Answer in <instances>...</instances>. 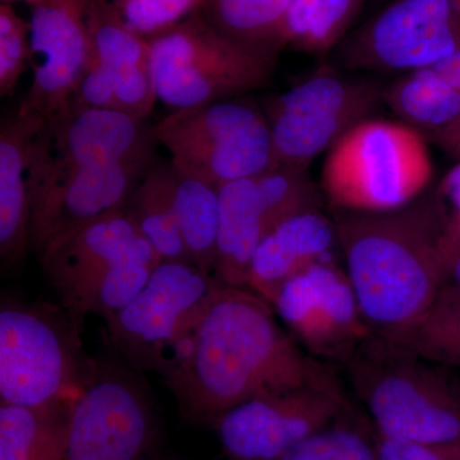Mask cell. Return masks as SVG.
I'll list each match as a JSON object with an SVG mask.
<instances>
[{"label":"cell","instance_id":"obj_1","mask_svg":"<svg viewBox=\"0 0 460 460\" xmlns=\"http://www.w3.org/2000/svg\"><path fill=\"white\" fill-rule=\"evenodd\" d=\"M160 375L184 419L208 425L257 396L338 380L280 325L268 302L222 283L181 330Z\"/></svg>","mask_w":460,"mask_h":460},{"label":"cell","instance_id":"obj_2","mask_svg":"<svg viewBox=\"0 0 460 460\" xmlns=\"http://www.w3.org/2000/svg\"><path fill=\"white\" fill-rule=\"evenodd\" d=\"M343 268L372 335L392 339L419 323L443 289V215L434 190L386 213L339 211Z\"/></svg>","mask_w":460,"mask_h":460},{"label":"cell","instance_id":"obj_3","mask_svg":"<svg viewBox=\"0 0 460 460\" xmlns=\"http://www.w3.org/2000/svg\"><path fill=\"white\" fill-rule=\"evenodd\" d=\"M344 366L377 435L460 443V380L452 368L375 335Z\"/></svg>","mask_w":460,"mask_h":460},{"label":"cell","instance_id":"obj_4","mask_svg":"<svg viewBox=\"0 0 460 460\" xmlns=\"http://www.w3.org/2000/svg\"><path fill=\"white\" fill-rule=\"evenodd\" d=\"M432 172L428 138L420 129L368 118L330 148L321 192L338 211L386 213L425 195Z\"/></svg>","mask_w":460,"mask_h":460},{"label":"cell","instance_id":"obj_5","mask_svg":"<svg viewBox=\"0 0 460 460\" xmlns=\"http://www.w3.org/2000/svg\"><path fill=\"white\" fill-rule=\"evenodd\" d=\"M83 323L63 307L3 296L0 305V402L49 407L74 401L93 358Z\"/></svg>","mask_w":460,"mask_h":460},{"label":"cell","instance_id":"obj_6","mask_svg":"<svg viewBox=\"0 0 460 460\" xmlns=\"http://www.w3.org/2000/svg\"><path fill=\"white\" fill-rule=\"evenodd\" d=\"M148 41L157 102L171 111L263 89L271 83L278 59L226 38L199 9Z\"/></svg>","mask_w":460,"mask_h":460},{"label":"cell","instance_id":"obj_7","mask_svg":"<svg viewBox=\"0 0 460 460\" xmlns=\"http://www.w3.org/2000/svg\"><path fill=\"white\" fill-rule=\"evenodd\" d=\"M155 129L175 172L217 189L274 168L261 104L243 96L169 111Z\"/></svg>","mask_w":460,"mask_h":460},{"label":"cell","instance_id":"obj_8","mask_svg":"<svg viewBox=\"0 0 460 460\" xmlns=\"http://www.w3.org/2000/svg\"><path fill=\"white\" fill-rule=\"evenodd\" d=\"M385 86L323 66L319 72L261 102L268 119L274 168L308 171L311 162L383 102Z\"/></svg>","mask_w":460,"mask_h":460},{"label":"cell","instance_id":"obj_9","mask_svg":"<svg viewBox=\"0 0 460 460\" xmlns=\"http://www.w3.org/2000/svg\"><path fill=\"white\" fill-rule=\"evenodd\" d=\"M156 438L155 410L137 371L93 359L69 408L59 460H148Z\"/></svg>","mask_w":460,"mask_h":460},{"label":"cell","instance_id":"obj_10","mask_svg":"<svg viewBox=\"0 0 460 460\" xmlns=\"http://www.w3.org/2000/svg\"><path fill=\"white\" fill-rule=\"evenodd\" d=\"M323 204V192L302 169L277 166L219 187L214 277L226 286L246 288L251 262L263 239L292 215Z\"/></svg>","mask_w":460,"mask_h":460},{"label":"cell","instance_id":"obj_11","mask_svg":"<svg viewBox=\"0 0 460 460\" xmlns=\"http://www.w3.org/2000/svg\"><path fill=\"white\" fill-rule=\"evenodd\" d=\"M219 284L193 263L163 260L138 296L105 320L108 343L132 370L162 374L181 330Z\"/></svg>","mask_w":460,"mask_h":460},{"label":"cell","instance_id":"obj_12","mask_svg":"<svg viewBox=\"0 0 460 460\" xmlns=\"http://www.w3.org/2000/svg\"><path fill=\"white\" fill-rule=\"evenodd\" d=\"M155 124L124 111L66 109L44 120L32 142L33 199L69 175L157 150Z\"/></svg>","mask_w":460,"mask_h":460},{"label":"cell","instance_id":"obj_13","mask_svg":"<svg viewBox=\"0 0 460 460\" xmlns=\"http://www.w3.org/2000/svg\"><path fill=\"white\" fill-rule=\"evenodd\" d=\"M460 51V0H393L341 45L348 68L410 74Z\"/></svg>","mask_w":460,"mask_h":460},{"label":"cell","instance_id":"obj_14","mask_svg":"<svg viewBox=\"0 0 460 460\" xmlns=\"http://www.w3.org/2000/svg\"><path fill=\"white\" fill-rule=\"evenodd\" d=\"M350 410L339 380L241 402L211 423L229 460H278Z\"/></svg>","mask_w":460,"mask_h":460},{"label":"cell","instance_id":"obj_15","mask_svg":"<svg viewBox=\"0 0 460 460\" xmlns=\"http://www.w3.org/2000/svg\"><path fill=\"white\" fill-rule=\"evenodd\" d=\"M272 308L296 343L320 361L345 365L372 337L347 272L332 257L287 281Z\"/></svg>","mask_w":460,"mask_h":460},{"label":"cell","instance_id":"obj_16","mask_svg":"<svg viewBox=\"0 0 460 460\" xmlns=\"http://www.w3.org/2000/svg\"><path fill=\"white\" fill-rule=\"evenodd\" d=\"M90 0H40L31 20L32 83L21 111L45 120L68 109L91 49Z\"/></svg>","mask_w":460,"mask_h":460},{"label":"cell","instance_id":"obj_17","mask_svg":"<svg viewBox=\"0 0 460 460\" xmlns=\"http://www.w3.org/2000/svg\"><path fill=\"white\" fill-rule=\"evenodd\" d=\"M157 159L156 151H153L84 169L33 199L30 222L32 252L39 256L57 238L122 210L145 172Z\"/></svg>","mask_w":460,"mask_h":460},{"label":"cell","instance_id":"obj_18","mask_svg":"<svg viewBox=\"0 0 460 460\" xmlns=\"http://www.w3.org/2000/svg\"><path fill=\"white\" fill-rule=\"evenodd\" d=\"M141 237L124 208L57 238L38 256L60 305L78 323V307L93 281Z\"/></svg>","mask_w":460,"mask_h":460},{"label":"cell","instance_id":"obj_19","mask_svg":"<svg viewBox=\"0 0 460 460\" xmlns=\"http://www.w3.org/2000/svg\"><path fill=\"white\" fill-rule=\"evenodd\" d=\"M335 247L334 219L326 217L321 208L292 215L257 248L246 288L272 307L287 281L332 257Z\"/></svg>","mask_w":460,"mask_h":460},{"label":"cell","instance_id":"obj_20","mask_svg":"<svg viewBox=\"0 0 460 460\" xmlns=\"http://www.w3.org/2000/svg\"><path fill=\"white\" fill-rule=\"evenodd\" d=\"M44 120L18 109L0 123V260L5 269L22 262L31 251L30 156Z\"/></svg>","mask_w":460,"mask_h":460},{"label":"cell","instance_id":"obj_21","mask_svg":"<svg viewBox=\"0 0 460 460\" xmlns=\"http://www.w3.org/2000/svg\"><path fill=\"white\" fill-rule=\"evenodd\" d=\"M89 30L123 111L147 119L157 102L150 41L123 25L102 0H90Z\"/></svg>","mask_w":460,"mask_h":460},{"label":"cell","instance_id":"obj_22","mask_svg":"<svg viewBox=\"0 0 460 460\" xmlns=\"http://www.w3.org/2000/svg\"><path fill=\"white\" fill-rule=\"evenodd\" d=\"M384 104L402 122L431 133L460 118V51L399 75L384 90Z\"/></svg>","mask_w":460,"mask_h":460},{"label":"cell","instance_id":"obj_23","mask_svg":"<svg viewBox=\"0 0 460 460\" xmlns=\"http://www.w3.org/2000/svg\"><path fill=\"white\" fill-rule=\"evenodd\" d=\"M174 178L171 162L157 159L133 190L126 208L163 260L192 263L178 224Z\"/></svg>","mask_w":460,"mask_h":460},{"label":"cell","instance_id":"obj_24","mask_svg":"<svg viewBox=\"0 0 460 460\" xmlns=\"http://www.w3.org/2000/svg\"><path fill=\"white\" fill-rule=\"evenodd\" d=\"M292 0H205V20L226 38L248 49L279 56L287 47Z\"/></svg>","mask_w":460,"mask_h":460},{"label":"cell","instance_id":"obj_25","mask_svg":"<svg viewBox=\"0 0 460 460\" xmlns=\"http://www.w3.org/2000/svg\"><path fill=\"white\" fill-rule=\"evenodd\" d=\"M71 402L38 408L0 404V460H59Z\"/></svg>","mask_w":460,"mask_h":460},{"label":"cell","instance_id":"obj_26","mask_svg":"<svg viewBox=\"0 0 460 460\" xmlns=\"http://www.w3.org/2000/svg\"><path fill=\"white\" fill-rule=\"evenodd\" d=\"M174 169V168H172ZM174 199L190 261L214 275L219 235V189L174 171Z\"/></svg>","mask_w":460,"mask_h":460},{"label":"cell","instance_id":"obj_27","mask_svg":"<svg viewBox=\"0 0 460 460\" xmlns=\"http://www.w3.org/2000/svg\"><path fill=\"white\" fill-rule=\"evenodd\" d=\"M162 261V257L146 239L138 238L119 260L93 281L78 307L77 319L83 323L87 314H93L108 320L119 313L144 289Z\"/></svg>","mask_w":460,"mask_h":460},{"label":"cell","instance_id":"obj_28","mask_svg":"<svg viewBox=\"0 0 460 460\" xmlns=\"http://www.w3.org/2000/svg\"><path fill=\"white\" fill-rule=\"evenodd\" d=\"M365 0H292L287 21V47L325 54L341 41Z\"/></svg>","mask_w":460,"mask_h":460},{"label":"cell","instance_id":"obj_29","mask_svg":"<svg viewBox=\"0 0 460 460\" xmlns=\"http://www.w3.org/2000/svg\"><path fill=\"white\" fill-rule=\"evenodd\" d=\"M429 361L460 367V298L438 296L425 316L410 329L385 339Z\"/></svg>","mask_w":460,"mask_h":460},{"label":"cell","instance_id":"obj_30","mask_svg":"<svg viewBox=\"0 0 460 460\" xmlns=\"http://www.w3.org/2000/svg\"><path fill=\"white\" fill-rule=\"evenodd\" d=\"M109 11L132 31L153 38L186 20L205 0H102Z\"/></svg>","mask_w":460,"mask_h":460},{"label":"cell","instance_id":"obj_31","mask_svg":"<svg viewBox=\"0 0 460 460\" xmlns=\"http://www.w3.org/2000/svg\"><path fill=\"white\" fill-rule=\"evenodd\" d=\"M31 25L9 3L0 5V96L12 95L30 68Z\"/></svg>","mask_w":460,"mask_h":460},{"label":"cell","instance_id":"obj_32","mask_svg":"<svg viewBox=\"0 0 460 460\" xmlns=\"http://www.w3.org/2000/svg\"><path fill=\"white\" fill-rule=\"evenodd\" d=\"M434 192L443 215L440 251L447 274L460 256V160L441 178Z\"/></svg>","mask_w":460,"mask_h":460},{"label":"cell","instance_id":"obj_33","mask_svg":"<svg viewBox=\"0 0 460 460\" xmlns=\"http://www.w3.org/2000/svg\"><path fill=\"white\" fill-rule=\"evenodd\" d=\"M68 108L124 111L115 93L113 84L93 49V42L86 65Z\"/></svg>","mask_w":460,"mask_h":460},{"label":"cell","instance_id":"obj_34","mask_svg":"<svg viewBox=\"0 0 460 460\" xmlns=\"http://www.w3.org/2000/svg\"><path fill=\"white\" fill-rule=\"evenodd\" d=\"M376 447L378 460H460V443H410L376 434Z\"/></svg>","mask_w":460,"mask_h":460},{"label":"cell","instance_id":"obj_35","mask_svg":"<svg viewBox=\"0 0 460 460\" xmlns=\"http://www.w3.org/2000/svg\"><path fill=\"white\" fill-rule=\"evenodd\" d=\"M429 141L434 142L450 156L460 160V118L447 127L425 135Z\"/></svg>","mask_w":460,"mask_h":460},{"label":"cell","instance_id":"obj_36","mask_svg":"<svg viewBox=\"0 0 460 460\" xmlns=\"http://www.w3.org/2000/svg\"><path fill=\"white\" fill-rule=\"evenodd\" d=\"M440 296H459L460 298V256L450 266Z\"/></svg>","mask_w":460,"mask_h":460},{"label":"cell","instance_id":"obj_37","mask_svg":"<svg viewBox=\"0 0 460 460\" xmlns=\"http://www.w3.org/2000/svg\"><path fill=\"white\" fill-rule=\"evenodd\" d=\"M11 2H25L30 7H33V5L38 4L40 0H2V3H11Z\"/></svg>","mask_w":460,"mask_h":460}]
</instances>
